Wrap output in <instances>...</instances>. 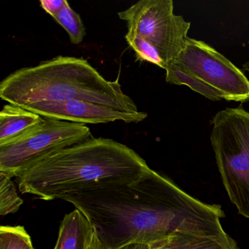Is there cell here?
Listing matches in <instances>:
<instances>
[{
  "mask_svg": "<svg viewBox=\"0 0 249 249\" xmlns=\"http://www.w3.org/2000/svg\"><path fill=\"white\" fill-rule=\"evenodd\" d=\"M87 217L106 249L156 243L176 234L220 238L218 205L204 203L150 168L129 183L67 196Z\"/></svg>",
  "mask_w": 249,
  "mask_h": 249,
  "instance_id": "6da1fadb",
  "label": "cell"
},
{
  "mask_svg": "<svg viewBox=\"0 0 249 249\" xmlns=\"http://www.w3.org/2000/svg\"><path fill=\"white\" fill-rule=\"evenodd\" d=\"M149 169L146 161L124 144L93 137L40 160L17 178L21 193L52 200L129 183Z\"/></svg>",
  "mask_w": 249,
  "mask_h": 249,
  "instance_id": "7a4b0ae2",
  "label": "cell"
},
{
  "mask_svg": "<svg viewBox=\"0 0 249 249\" xmlns=\"http://www.w3.org/2000/svg\"><path fill=\"white\" fill-rule=\"evenodd\" d=\"M0 97L24 107L39 102L82 100L129 113L139 112L116 80H106L84 58L58 56L10 74Z\"/></svg>",
  "mask_w": 249,
  "mask_h": 249,
  "instance_id": "3957f363",
  "label": "cell"
},
{
  "mask_svg": "<svg viewBox=\"0 0 249 249\" xmlns=\"http://www.w3.org/2000/svg\"><path fill=\"white\" fill-rule=\"evenodd\" d=\"M212 124L211 145L224 187L239 213L249 218V112L227 107Z\"/></svg>",
  "mask_w": 249,
  "mask_h": 249,
  "instance_id": "277c9868",
  "label": "cell"
},
{
  "mask_svg": "<svg viewBox=\"0 0 249 249\" xmlns=\"http://www.w3.org/2000/svg\"><path fill=\"white\" fill-rule=\"evenodd\" d=\"M92 138L85 124L44 118L30 133L0 146V173L18 177L40 160Z\"/></svg>",
  "mask_w": 249,
  "mask_h": 249,
  "instance_id": "5b68a950",
  "label": "cell"
},
{
  "mask_svg": "<svg viewBox=\"0 0 249 249\" xmlns=\"http://www.w3.org/2000/svg\"><path fill=\"white\" fill-rule=\"evenodd\" d=\"M172 0H141L118 14L160 52L166 65L173 63L186 46L191 23L175 15Z\"/></svg>",
  "mask_w": 249,
  "mask_h": 249,
  "instance_id": "8992f818",
  "label": "cell"
},
{
  "mask_svg": "<svg viewBox=\"0 0 249 249\" xmlns=\"http://www.w3.org/2000/svg\"><path fill=\"white\" fill-rule=\"evenodd\" d=\"M171 64L215 89L227 101H249L244 72L205 42L188 37L184 50Z\"/></svg>",
  "mask_w": 249,
  "mask_h": 249,
  "instance_id": "52a82bcc",
  "label": "cell"
},
{
  "mask_svg": "<svg viewBox=\"0 0 249 249\" xmlns=\"http://www.w3.org/2000/svg\"><path fill=\"white\" fill-rule=\"evenodd\" d=\"M22 107L46 119L81 124H107L117 121L137 124L148 117L145 112L129 113L82 100L39 102Z\"/></svg>",
  "mask_w": 249,
  "mask_h": 249,
  "instance_id": "ba28073f",
  "label": "cell"
},
{
  "mask_svg": "<svg viewBox=\"0 0 249 249\" xmlns=\"http://www.w3.org/2000/svg\"><path fill=\"white\" fill-rule=\"evenodd\" d=\"M44 118L17 105L4 106L0 113V146L22 138L37 128Z\"/></svg>",
  "mask_w": 249,
  "mask_h": 249,
  "instance_id": "9c48e42d",
  "label": "cell"
},
{
  "mask_svg": "<svg viewBox=\"0 0 249 249\" xmlns=\"http://www.w3.org/2000/svg\"><path fill=\"white\" fill-rule=\"evenodd\" d=\"M95 230L89 220L75 208L61 222L54 249H87Z\"/></svg>",
  "mask_w": 249,
  "mask_h": 249,
  "instance_id": "30bf717a",
  "label": "cell"
},
{
  "mask_svg": "<svg viewBox=\"0 0 249 249\" xmlns=\"http://www.w3.org/2000/svg\"><path fill=\"white\" fill-rule=\"evenodd\" d=\"M157 249H239L237 243H226L211 237L176 234L157 243Z\"/></svg>",
  "mask_w": 249,
  "mask_h": 249,
  "instance_id": "8fae6325",
  "label": "cell"
},
{
  "mask_svg": "<svg viewBox=\"0 0 249 249\" xmlns=\"http://www.w3.org/2000/svg\"><path fill=\"white\" fill-rule=\"evenodd\" d=\"M166 81L176 85H186L195 92L212 101H221L223 97L215 89L207 85L194 75L182 71L174 64H170L165 68Z\"/></svg>",
  "mask_w": 249,
  "mask_h": 249,
  "instance_id": "7c38bea8",
  "label": "cell"
},
{
  "mask_svg": "<svg viewBox=\"0 0 249 249\" xmlns=\"http://www.w3.org/2000/svg\"><path fill=\"white\" fill-rule=\"evenodd\" d=\"M125 39L129 47L135 52L138 60L150 62L165 70L167 65L161 58L160 52L141 35L135 30L127 29Z\"/></svg>",
  "mask_w": 249,
  "mask_h": 249,
  "instance_id": "4fadbf2b",
  "label": "cell"
},
{
  "mask_svg": "<svg viewBox=\"0 0 249 249\" xmlns=\"http://www.w3.org/2000/svg\"><path fill=\"white\" fill-rule=\"evenodd\" d=\"M53 18L66 30L72 44H79L84 40L87 34L85 26L79 14L71 8L68 2L63 9Z\"/></svg>",
  "mask_w": 249,
  "mask_h": 249,
  "instance_id": "5bb4252c",
  "label": "cell"
},
{
  "mask_svg": "<svg viewBox=\"0 0 249 249\" xmlns=\"http://www.w3.org/2000/svg\"><path fill=\"white\" fill-rule=\"evenodd\" d=\"M0 249H36L30 234L23 226H2Z\"/></svg>",
  "mask_w": 249,
  "mask_h": 249,
  "instance_id": "9a60e30c",
  "label": "cell"
},
{
  "mask_svg": "<svg viewBox=\"0 0 249 249\" xmlns=\"http://www.w3.org/2000/svg\"><path fill=\"white\" fill-rule=\"evenodd\" d=\"M23 203L24 201L18 196L11 178L0 173V215L15 213Z\"/></svg>",
  "mask_w": 249,
  "mask_h": 249,
  "instance_id": "2e32d148",
  "label": "cell"
},
{
  "mask_svg": "<svg viewBox=\"0 0 249 249\" xmlns=\"http://www.w3.org/2000/svg\"><path fill=\"white\" fill-rule=\"evenodd\" d=\"M67 2L66 0H41L40 3L46 13L53 17L63 9Z\"/></svg>",
  "mask_w": 249,
  "mask_h": 249,
  "instance_id": "e0dca14e",
  "label": "cell"
},
{
  "mask_svg": "<svg viewBox=\"0 0 249 249\" xmlns=\"http://www.w3.org/2000/svg\"><path fill=\"white\" fill-rule=\"evenodd\" d=\"M118 249H157V243H133L122 246Z\"/></svg>",
  "mask_w": 249,
  "mask_h": 249,
  "instance_id": "ac0fdd59",
  "label": "cell"
},
{
  "mask_svg": "<svg viewBox=\"0 0 249 249\" xmlns=\"http://www.w3.org/2000/svg\"><path fill=\"white\" fill-rule=\"evenodd\" d=\"M106 249L105 246H103L102 242L100 241V239L97 237V233H94V237H93L92 240H91V243H90L88 249Z\"/></svg>",
  "mask_w": 249,
  "mask_h": 249,
  "instance_id": "d6986e66",
  "label": "cell"
},
{
  "mask_svg": "<svg viewBox=\"0 0 249 249\" xmlns=\"http://www.w3.org/2000/svg\"><path fill=\"white\" fill-rule=\"evenodd\" d=\"M243 71L249 72V62H246V63L243 64Z\"/></svg>",
  "mask_w": 249,
  "mask_h": 249,
  "instance_id": "ffe728a7",
  "label": "cell"
}]
</instances>
